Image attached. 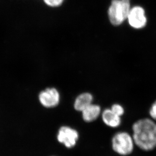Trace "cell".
<instances>
[{"mask_svg": "<svg viewBox=\"0 0 156 156\" xmlns=\"http://www.w3.org/2000/svg\"><path fill=\"white\" fill-rule=\"evenodd\" d=\"M130 0H112L108 10L111 23L113 25H120L127 19L130 11Z\"/></svg>", "mask_w": 156, "mask_h": 156, "instance_id": "7a4b0ae2", "label": "cell"}, {"mask_svg": "<svg viewBox=\"0 0 156 156\" xmlns=\"http://www.w3.org/2000/svg\"><path fill=\"white\" fill-rule=\"evenodd\" d=\"M134 143L140 149L151 151L156 147V123L149 119L134 123L133 127Z\"/></svg>", "mask_w": 156, "mask_h": 156, "instance_id": "6da1fadb", "label": "cell"}, {"mask_svg": "<svg viewBox=\"0 0 156 156\" xmlns=\"http://www.w3.org/2000/svg\"><path fill=\"white\" fill-rule=\"evenodd\" d=\"M111 109L114 113L120 117L124 113L123 108L119 104L113 105Z\"/></svg>", "mask_w": 156, "mask_h": 156, "instance_id": "30bf717a", "label": "cell"}, {"mask_svg": "<svg viewBox=\"0 0 156 156\" xmlns=\"http://www.w3.org/2000/svg\"><path fill=\"white\" fill-rule=\"evenodd\" d=\"M44 3L48 6L55 7L62 4L64 0H44Z\"/></svg>", "mask_w": 156, "mask_h": 156, "instance_id": "8fae6325", "label": "cell"}, {"mask_svg": "<svg viewBox=\"0 0 156 156\" xmlns=\"http://www.w3.org/2000/svg\"><path fill=\"white\" fill-rule=\"evenodd\" d=\"M112 142L113 150L120 155H129L133 150L134 143L133 137L125 132L116 133L113 137Z\"/></svg>", "mask_w": 156, "mask_h": 156, "instance_id": "3957f363", "label": "cell"}, {"mask_svg": "<svg viewBox=\"0 0 156 156\" xmlns=\"http://www.w3.org/2000/svg\"><path fill=\"white\" fill-rule=\"evenodd\" d=\"M150 114L153 119L156 120V101L152 105V107L151 108Z\"/></svg>", "mask_w": 156, "mask_h": 156, "instance_id": "7c38bea8", "label": "cell"}, {"mask_svg": "<svg viewBox=\"0 0 156 156\" xmlns=\"http://www.w3.org/2000/svg\"><path fill=\"white\" fill-rule=\"evenodd\" d=\"M102 119L105 124L111 127L115 128L121 123L120 117L114 113L111 109H106L103 112Z\"/></svg>", "mask_w": 156, "mask_h": 156, "instance_id": "52a82bcc", "label": "cell"}, {"mask_svg": "<svg viewBox=\"0 0 156 156\" xmlns=\"http://www.w3.org/2000/svg\"><path fill=\"white\" fill-rule=\"evenodd\" d=\"M127 19L130 25L133 28L136 29L143 28L145 27L147 23L144 9L139 6L130 9Z\"/></svg>", "mask_w": 156, "mask_h": 156, "instance_id": "277c9868", "label": "cell"}, {"mask_svg": "<svg viewBox=\"0 0 156 156\" xmlns=\"http://www.w3.org/2000/svg\"><path fill=\"white\" fill-rule=\"evenodd\" d=\"M78 133L75 130L69 127H62L59 130L57 139L67 147L70 148L75 146L78 140Z\"/></svg>", "mask_w": 156, "mask_h": 156, "instance_id": "5b68a950", "label": "cell"}, {"mask_svg": "<svg viewBox=\"0 0 156 156\" xmlns=\"http://www.w3.org/2000/svg\"><path fill=\"white\" fill-rule=\"evenodd\" d=\"M41 103L46 108L56 107L60 101V95L54 88H47L41 91L39 96Z\"/></svg>", "mask_w": 156, "mask_h": 156, "instance_id": "8992f818", "label": "cell"}, {"mask_svg": "<svg viewBox=\"0 0 156 156\" xmlns=\"http://www.w3.org/2000/svg\"><path fill=\"white\" fill-rule=\"evenodd\" d=\"M83 119L86 122H90L97 119L100 115L101 108L97 105L91 104L82 111Z\"/></svg>", "mask_w": 156, "mask_h": 156, "instance_id": "ba28073f", "label": "cell"}, {"mask_svg": "<svg viewBox=\"0 0 156 156\" xmlns=\"http://www.w3.org/2000/svg\"><path fill=\"white\" fill-rule=\"evenodd\" d=\"M93 97L90 93H83L78 96L75 100L74 107L75 110L78 111H83L86 108L91 105Z\"/></svg>", "mask_w": 156, "mask_h": 156, "instance_id": "9c48e42d", "label": "cell"}]
</instances>
